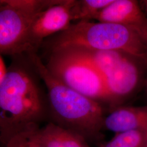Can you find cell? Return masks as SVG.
I'll use <instances>...</instances> for the list:
<instances>
[{
    "label": "cell",
    "mask_w": 147,
    "mask_h": 147,
    "mask_svg": "<svg viewBox=\"0 0 147 147\" xmlns=\"http://www.w3.org/2000/svg\"><path fill=\"white\" fill-rule=\"evenodd\" d=\"M11 57L0 82V135L4 144L18 132L39 127L48 110L42 79L28 55Z\"/></svg>",
    "instance_id": "cell-1"
},
{
    "label": "cell",
    "mask_w": 147,
    "mask_h": 147,
    "mask_svg": "<svg viewBox=\"0 0 147 147\" xmlns=\"http://www.w3.org/2000/svg\"><path fill=\"white\" fill-rule=\"evenodd\" d=\"M47 89L49 113L53 123L94 139L103 128L101 103L69 88L53 76L37 53L28 54Z\"/></svg>",
    "instance_id": "cell-2"
},
{
    "label": "cell",
    "mask_w": 147,
    "mask_h": 147,
    "mask_svg": "<svg viewBox=\"0 0 147 147\" xmlns=\"http://www.w3.org/2000/svg\"><path fill=\"white\" fill-rule=\"evenodd\" d=\"M42 46L47 53L71 47L119 51L147 63V44L142 34L133 27L115 23H73L66 30L46 39Z\"/></svg>",
    "instance_id": "cell-3"
},
{
    "label": "cell",
    "mask_w": 147,
    "mask_h": 147,
    "mask_svg": "<svg viewBox=\"0 0 147 147\" xmlns=\"http://www.w3.org/2000/svg\"><path fill=\"white\" fill-rule=\"evenodd\" d=\"M50 0H0V53L11 57L27 53V37L35 16Z\"/></svg>",
    "instance_id": "cell-4"
},
{
    "label": "cell",
    "mask_w": 147,
    "mask_h": 147,
    "mask_svg": "<svg viewBox=\"0 0 147 147\" xmlns=\"http://www.w3.org/2000/svg\"><path fill=\"white\" fill-rule=\"evenodd\" d=\"M47 55V63H44L53 76L93 100L109 104L104 78L94 67L59 51Z\"/></svg>",
    "instance_id": "cell-5"
},
{
    "label": "cell",
    "mask_w": 147,
    "mask_h": 147,
    "mask_svg": "<svg viewBox=\"0 0 147 147\" xmlns=\"http://www.w3.org/2000/svg\"><path fill=\"white\" fill-rule=\"evenodd\" d=\"M75 1L60 0L35 16L28 33L27 54L37 53L46 39L68 28L73 22Z\"/></svg>",
    "instance_id": "cell-6"
},
{
    "label": "cell",
    "mask_w": 147,
    "mask_h": 147,
    "mask_svg": "<svg viewBox=\"0 0 147 147\" xmlns=\"http://www.w3.org/2000/svg\"><path fill=\"white\" fill-rule=\"evenodd\" d=\"M146 61L130 54L125 56L105 77V87L111 110L135 93L141 84L142 66Z\"/></svg>",
    "instance_id": "cell-7"
},
{
    "label": "cell",
    "mask_w": 147,
    "mask_h": 147,
    "mask_svg": "<svg viewBox=\"0 0 147 147\" xmlns=\"http://www.w3.org/2000/svg\"><path fill=\"white\" fill-rule=\"evenodd\" d=\"M95 20L131 27L140 32L143 37L147 22L145 13L135 0H113L100 11Z\"/></svg>",
    "instance_id": "cell-8"
},
{
    "label": "cell",
    "mask_w": 147,
    "mask_h": 147,
    "mask_svg": "<svg viewBox=\"0 0 147 147\" xmlns=\"http://www.w3.org/2000/svg\"><path fill=\"white\" fill-rule=\"evenodd\" d=\"M103 127L119 134L132 130H147V106H119L105 117Z\"/></svg>",
    "instance_id": "cell-9"
},
{
    "label": "cell",
    "mask_w": 147,
    "mask_h": 147,
    "mask_svg": "<svg viewBox=\"0 0 147 147\" xmlns=\"http://www.w3.org/2000/svg\"><path fill=\"white\" fill-rule=\"evenodd\" d=\"M53 51H59L88 63L98 69L104 78L128 54L119 51L95 50L82 47L65 48Z\"/></svg>",
    "instance_id": "cell-10"
},
{
    "label": "cell",
    "mask_w": 147,
    "mask_h": 147,
    "mask_svg": "<svg viewBox=\"0 0 147 147\" xmlns=\"http://www.w3.org/2000/svg\"><path fill=\"white\" fill-rule=\"evenodd\" d=\"M45 147H90L84 137L50 121L37 130Z\"/></svg>",
    "instance_id": "cell-11"
},
{
    "label": "cell",
    "mask_w": 147,
    "mask_h": 147,
    "mask_svg": "<svg viewBox=\"0 0 147 147\" xmlns=\"http://www.w3.org/2000/svg\"><path fill=\"white\" fill-rule=\"evenodd\" d=\"M113 0H76L74 6L73 22H88L95 20L100 11L113 2Z\"/></svg>",
    "instance_id": "cell-12"
},
{
    "label": "cell",
    "mask_w": 147,
    "mask_h": 147,
    "mask_svg": "<svg viewBox=\"0 0 147 147\" xmlns=\"http://www.w3.org/2000/svg\"><path fill=\"white\" fill-rule=\"evenodd\" d=\"M100 147H147L146 131L132 130L116 134Z\"/></svg>",
    "instance_id": "cell-13"
},
{
    "label": "cell",
    "mask_w": 147,
    "mask_h": 147,
    "mask_svg": "<svg viewBox=\"0 0 147 147\" xmlns=\"http://www.w3.org/2000/svg\"><path fill=\"white\" fill-rule=\"evenodd\" d=\"M39 127L18 132L5 143V147H45L37 134Z\"/></svg>",
    "instance_id": "cell-14"
},
{
    "label": "cell",
    "mask_w": 147,
    "mask_h": 147,
    "mask_svg": "<svg viewBox=\"0 0 147 147\" xmlns=\"http://www.w3.org/2000/svg\"><path fill=\"white\" fill-rule=\"evenodd\" d=\"M3 56L0 55V82L4 79L7 72L8 67L5 66Z\"/></svg>",
    "instance_id": "cell-15"
},
{
    "label": "cell",
    "mask_w": 147,
    "mask_h": 147,
    "mask_svg": "<svg viewBox=\"0 0 147 147\" xmlns=\"http://www.w3.org/2000/svg\"><path fill=\"white\" fill-rule=\"evenodd\" d=\"M143 3H144V8H145V14H146V20H147V22H146V30L145 31L144 33V35L143 37L146 40V42H147V0H145V1H143Z\"/></svg>",
    "instance_id": "cell-16"
},
{
    "label": "cell",
    "mask_w": 147,
    "mask_h": 147,
    "mask_svg": "<svg viewBox=\"0 0 147 147\" xmlns=\"http://www.w3.org/2000/svg\"><path fill=\"white\" fill-rule=\"evenodd\" d=\"M144 86H145V89H146V92L147 95V78L145 80V84H144Z\"/></svg>",
    "instance_id": "cell-17"
},
{
    "label": "cell",
    "mask_w": 147,
    "mask_h": 147,
    "mask_svg": "<svg viewBox=\"0 0 147 147\" xmlns=\"http://www.w3.org/2000/svg\"><path fill=\"white\" fill-rule=\"evenodd\" d=\"M146 135H147V130L146 131Z\"/></svg>",
    "instance_id": "cell-18"
}]
</instances>
